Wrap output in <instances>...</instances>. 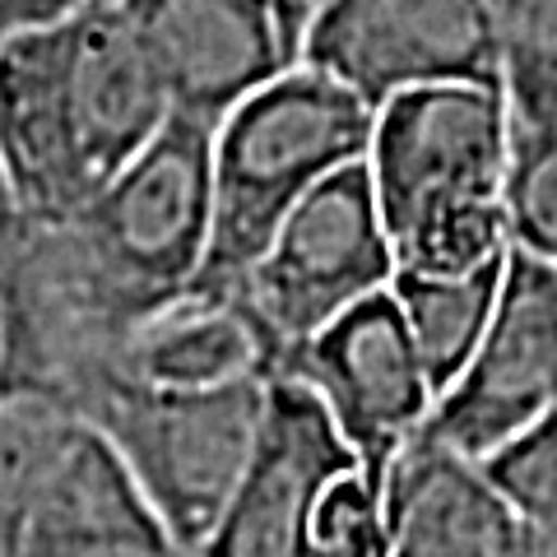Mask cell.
Segmentation results:
<instances>
[{
    "label": "cell",
    "instance_id": "5bb4252c",
    "mask_svg": "<svg viewBox=\"0 0 557 557\" xmlns=\"http://www.w3.org/2000/svg\"><path fill=\"white\" fill-rule=\"evenodd\" d=\"M79 428V413L57 391L0 376V557L20 548L28 516Z\"/></svg>",
    "mask_w": 557,
    "mask_h": 557
},
{
    "label": "cell",
    "instance_id": "4fadbf2b",
    "mask_svg": "<svg viewBox=\"0 0 557 557\" xmlns=\"http://www.w3.org/2000/svg\"><path fill=\"white\" fill-rule=\"evenodd\" d=\"M14 557H190L94 428H79L20 534Z\"/></svg>",
    "mask_w": 557,
    "mask_h": 557
},
{
    "label": "cell",
    "instance_id": "9c48e42d",
    "mask_svg": "<svg viewBox=\"0 0 557 557\" xmlns=\"http://www.w3.org/2000/svg\"><path fill=\"white\" fill-rule=\"evenodd\" d=\"M557 409V270L507 256L497 311L469 368L432 409L428 437L487 465Z\"/></svg>",
    "mask_w": 557,
    "mask_h": 557
},
{
    "label": "cell",
    "instance_id": "e0dca14e",
    "mask_svg": "<svg viewBox=\"0 0 557 557\" xmlns=\"http://www.w3.org/2000/svg\"><path fill=\"white\" fill-rule=\"evenodd\" d=\"M507 223L516 251L557 270V126L516 131Z\"/></svg>",
    "mask_w": 557,
    "mask_h": 557
},
{
    "label": "cell",
    "instance_id": "44dd1931",
    "mask_svg": "<svg viewBox=\"0 0 557 557\" xmlns=\"http://www.w3.org/2000/svg\"><path fill=\"white\" fill-rule=\"evenodd\" d=\"M284 5H288L293 14H302V20H311V14L321 10V0H284Z\"/></svg>",
    "mask_w": 557,
    "mask_h": 557
},
{
    "label": "cell",
    "instance_id": "3957f363",
    "mask_svg": "<svg viewBox=\"0 0 557 557\" xmlns=\"http://www.w3.org/2000/svg\"><path fill=\"white\" fill-rule=\"evenodd\" d=\"M376 112L317 70H288L214 126V223L196 288L242 293L284 219L335 172L368 163Z\"/></svg>",
    "mask_w": 557,
    "mask_h": 557
},
{
    "label": "cell",
    "instance_id": "52a82bcc",
    "mask_svg": "<svg viewBox=\"0 0 557 557\" xmlns=\"http://www.w3.org/2000/svg\"><path fill=\"white\" fill-rule=\"evenodd\" d=\"M284 376L321 399L339 442L372 483H386L391 465L423 437L437 409V391L391 293H376L307 339Z\"/></svg>",
    "mask_w": 557,
    "mask_h": 557
},
{
    "label": "cell",
    "instance_id": "d6986e66",
    "mask_svg": "<svg viewBox=\"0 0 557 557\" xmlns=\"http://www.w3.org/2000/svg\"><path fill=\"white\" fill-rule=\"evenodd\" d=\"M89 5L94 0H0V42L33 33V28H51Z\"/></svg>",
    "mask_w": 557,
    "mask_h": 557
},
{
    "label": "cell",
    "instance_id": "8992f818",
    "mask_svg": "<svg viewBox=\"0 0 557 557\" xmlns=\"http://www.w3.org/2000/svg\"><path fill=\"white\" fill-rule=\"evenodd\" d=\"M302 65L372 112L423 89H502L487 0H321Z\"/></svg>",
    "mask_w": 557,
    "mask_h": 557
},
{
    "label": "cell",
    "instance_id": "6da1fadb",
    "mask_svg": "<svg viewBox=\"0 0 557 557\" xmlns=\"http://www.w3.org/2000/svg\"><path fill=\"white\" fill-rule=\"evenodd\" d=\"M172 121L116 0L0 42V172L24 223H65Z\"/></svg>",
    "mask_w": 557,
    "mask_h": 557
},
{
    "label": "cell",
    "instance_id": "ffe728a7",
    "mask_svg": "<svg viewBox=\"0 0 557 557\" xmlns=\"http://www.w3.org/2000/svg\"><path fill=\"white\" fill-rule=\"evenodd\" d=\"M14 219H20V214H14V205H10V190H5V172H0V237H5V228H10Z\"/></svg>",
    "mask_w": 557,
    "mask_h": 557
},
{
    "label": "cell",
    "instance_id": "7c38bea8",
    "mask_svg": "<svg viewBox=\"0 0 557 557\" xmlns=\"http://www.w3.org/2000/svg\"><path fill=\"white\" fill-rule=\"evenodd\" d=\"M108 372L153 391H223L284 376V348L242 293L190 288L121 339Z\"/></svg>",
    "mask_w": 557,
    "mask_h": 557
},
{
    "label": "cell",
    "instance_id": "5b68a950",
    "mask_svg": "<svg viewBox=\"0 0 557 557\" xmlns=\"http://www.w3.org/2000/svg\"><path fill=\"white\" fill-rule=\"evenodd\" d=\"M395 284V251L376 209L368 163L321 182L284 219L242 284L260 325L284 348V368L307 339Z\"/></svg>",
    "mask_w": 557,
    "mask_h": 557
},
{
    "label": "cell",
    "instance_id": "ba28073f",
    "mask_svg": "<svg viewBox=\"0 0 557 557\" xmlns=\"http://www.w3.org/2000/svg\"><path fill=\"white\" fill-rule=\"evenodd\" d=\"M159 75L172 116L219 126L302 65L307 20L284 0H116Z\"/></svg>",
    "mask_w": 557,
    "mask_h": 557
},
{
    "label": "cell",
    "instance_id": "9a60e30c",
    "mask_svg": "<svg viewBox=\"0 0 557 557\" xmlns=\"http://www.w3.org/2000/svg\"><path fill=\"white\" fill-rule=\"evenodd\" d=\"M502 274H507V260L483 265L474 274H460V278L395 274L391 298L409 325V339L418 348V358H423V372L432 381V391H437V399L456 386L460 372L469 368V358L479 354L487 321L497 311Z\"/></svg>",
    "mask_w": 557,
    "mask_h": 557
},
{
    "label": "cell",
    "instance_id": "30bf717a",
    "mask_svg": "<svg viewBox=\"0 0 557 557\" xmlns=\"http://www.w3.org/2000/svg\"><path fill=\"white\" fill-rule=\"evenodd\" d=\"M354 465L321 399L302 381L274 376L242 483L196 557H317L321 497Z\"/></svg>",
    "mask_w": 557,
    "mask_h": 557
},
{
    "label": "cell",
    "instance_id": "7a4b0ae2",
    "mask_svg": "<svg viewBox=\"0 0 557 557\" xmlns=\"http://www.w3.org/2000/svg\"><path fill=\"white\" fill-rule=\"evenodd\" d=\"M511 149L502 89H423L376 112L368 177L395 274L460 278L511 256Z\"/></svg>",
    "mask_w": 557,
    "mask_h": 557
},
{
    "label": "cell",
    "instance_id": "ac0fdd59",
    "mask_svg": "<svg viewBox=\"0 0 557 557\" xmlns=\"http://www.w3.org/2000/svg\"><path fill=\"white\" fill-rule=\"evenodd\" d=\"M530 534H557V409L483 465Z\"/></svg>",
    "mask_w": 557,
    "mask_h": 557
},
{
    "label": "cell",
    "instance_id": "8fae6325",
    "mask_svg": "<svg viewBox=\"0 0 557 557\" xmlns=\"http://www.w3.org/2000/svg\"><path fill=\"white\" fill-rule=\"evenodd\" d=\"M386 557H525L530 530L483 465L418 437L381 483Z\"/></svg>",
    "mask_w": 557,
    "mask_h": 557
},
{
    "label": "cell",
    "instance_id": "277c9868",
    "mask_svg": "<svg viewBox=\"0 0 557 557\" xmlns=\"http://www.w3.org/2000/svg\"><path fill=\"white\" fill-rule=\"evenodd\" d=\"M265 395L270 381L223 391H153L102 372L79 391L75 413L112 446L163 530L196 557L256 450Z\"/></svg>",
    "mask_w": 557,
    "mask_h": 557
},
{
    "label": "cell",
    "instance_id": "2e32d148",
    "mask_svg": "<svg viewBox=\"0 0 557 557\" xmlns=\"http://www.w3.org/2000/svg\"><path fill=\"white\" fill-rule=\"evenodd\" d=\"M516 131L557 126V0H487Z\"/></svg>",
    "mask_w": 557,
    "mask_h": 557
}]
</instances>
